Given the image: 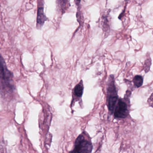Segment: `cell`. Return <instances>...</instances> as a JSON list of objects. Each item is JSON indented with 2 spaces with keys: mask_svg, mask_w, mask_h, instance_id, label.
<instances>
[{
  "mask_svg": "<svg viewBox=\"0 0 153 153\" xmlns=\"http://www.w3.org/2000/svg\"><path fill=\"white\" fill-rule=\"evenodd\" d=\"M12 72L7 68L3 57L0 55V86L3 90L12 92L15 89Z\"/></svg>",
  "mask_w": 153,
  "mask_h": 153,
  "instance_id": "1",
  "label": "cell"
},
{
  "mask_svg": "<svg viewBox=\"0 0 153 153\" xmlns=\"http://www.w3.org/2000/svg\"><path fill=\"white\" fill-rule=\"evenodd\" d=\"M107 102L108 109L111 114H112L118 101V94L114 85V76L111 75L108 79L107 89Z\"/></svg>",
  "mask_w": 153,
  "mask_h": 153,
  "instance_id": "2",
  "label": "cell"
},
{
  "mask_svg": "<svg viewBox=\"0 0 153 153\" xmlns=\"http://www.w3.org/2000/svg\"><path fill=\"white\" fill-rule=\"evenodd\" d=\"M93 145L90 141L85 139L82 134L78 137L75 142V148L71 152L74 153H91Z\"/></svg>",
  "mask_w": 153,
  "mask_h": 153,
  "instance_id": "3",
  "label": "cell"
},
{
  "mask_svg": "<svg viewBox=\"0 0 153 153\" xmlns=\"http://www.w3.org/2000/svg\"><path fill=\"white\" fill-rule=\"evenodd\" d=\"M116 105L114 112V117L117 118L127 117L128 115L129 111L128 105L126 102L122 99H120Z\"/></svg>",
  "mask_w": 153,
  "mask_h": 153,
  "instance_id": "4",
  "label": "cell"
},
{
  "mask_svg": "<svg viewBox=\"0 0 153 153\" xmlns=\"http://www.w3.org/2000/svg\"><path fill=\"white\" fill-rule=\"evenodd\" d=\"M38 9H37V18H36V27L41 29L47 20L44 11V4L43 0H39Z\"/></svg>",
  "mask_w": 153,
  "mask_h": 153,
  "instance_id": "5",
  "label": "cell"
},
{
  "mask_svg": "<svg viewBox=\"0 0 153 153\" xmlns=\"http://www.w3.org/2000/svg\"><path fill=\"white\" fill-rule=\"evenodd\" d=\"M83 91H84V86H83L82 81H81L74 88V93L75 95L79 97H81L83 95Z\"/></svg>",
  "mask_w": 153,
  "mask_h": 153,
  "instance_id": "6",
  "label": "cell"
},
{
  "mask_svg": "<svg viewBox=\"0 0 153 153\" xmlns=\"http://www.w3.org/2000/svg\"><path fill=\"white\" fill-rule=\"evenodd\" d=\"M133 81L134 85L137 88L140 87V86H142V84H143V77L141 76L137 75V76H136L134 77Z\"/></svg>",
  "mask_w": 153,
  "mask_h": 153,
  "instance_id": "7",
  "label": "cell"
},
{
  "mask_svg": "<svg viewBox=\"0 0 153 153\" xmlns=\"http://www.w3.org/2000/svg\"><path fill=\"white\" fill-rule=\"evenodd\" d=\"M102 23L103 28L104 31H108L109 28V22L107 16H105L104 15H103V16H102Z\"/></svg>",
  "mask_w": 153,
  "mask_h": 153,
  "instance_id": "8",
  "label": "cell"
},
{
  "mask_svg": "<svg viewBox=\"0 0 153 153\" xmlns=\"http://www.w3.org/2000/svg\"><path fill=\"white\" fill-rule=\"evenodd\" d=\"M151 61L150 59H148L145 62V65H144V68H145V72H148L150 69V67L151 66Z\"/></svg>",
  "mask_w": 153,
  "mask_h": 153,
  "instance_id": "9",
  "label": "cell"
},
{
  "mask_svg": "<svg viewBox=\"0 0 153 153\" xmlns=\"http://www.w3.org/2000/svg\"><path fill=\"white\" fill-rule=\"evenodd\" d=\"M59 1L61 7H62V6H63V5H65L66 0H59Z\"/></svg>",
  "mask_w": 153,
  "mask_h": 153,
  "instance_id": "10",
  "label": "cell"
},
{
  "mask_svg": "<svg viewBox=\"0 0 153 153\" xmlns=\"http://www.w3.org/2000/svg\"><path fill=\"white\" fill-rule=\"evenodd\" d=\"M80 1H81V0H76V1H77V2H78L79 3L80 2Z\"/></svg>",
  "mask_w": 153,
  "mask_h": 153,
  "instance_id": "11",
  "label": "cell"
}]
</instances>
